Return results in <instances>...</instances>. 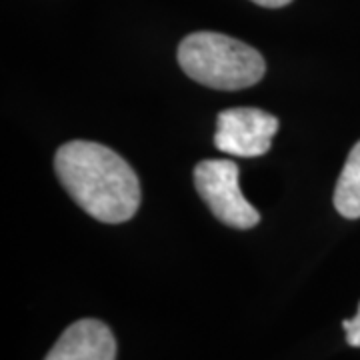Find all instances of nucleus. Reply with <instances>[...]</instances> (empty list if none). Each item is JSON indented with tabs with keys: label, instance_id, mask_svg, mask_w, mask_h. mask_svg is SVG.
<instances>
[{
	"label": "nucleus",
	"instance_id": "f257e3e1",
	"mask_svg": "<svg viewBox=\"0 0 360 360\" xmlns=\"http://www.w3.org/2000/svg\"><path fill=\"white\" fill-rule=\"evenodd\" d=\"M54 170L72 200L101 222H127L141 206L136 172L104 144L66 142L56 150Z\"/></svg>",
	"mask_w": 360,
	"mask_h": 360
},
{
	"label": "nucleus",
	"instance_id": "f03ea898",
	"mask_svg": "<svg viewBox=\"0 0 360 360\" xmlns=\"http://www.w3.org/2000/svg\"><path fill=\"white\" fill-rule=\"evenodd\" d=\"M179 65L193 80L217 90L248 89L266 72V63L257 49L220 32L184 37Z\"/></svg>",
	"mask_w": 360,
	"mask_h": 360
},
{
	"label": "nucleus",
	"instance_id": "7ed1b4c3",
	"mask_svg": "<svg viewBox=\"0 0 360 360\" xmlns=\"http://www.w3.org/2000/svg\"><path fill=\"white\" fill-rule=\"evenodd\" d=\"M194 186L217 219L232 229L257 226L260 214L240 193L238 167L232 160H202L194 167Z\"/></svg>",
	"mask_w": 360,
	"mask_h": 360
},
{
	"label": "nucleus",
	"instance_id": "20e7f679",
	"mask_svg": "<svg viewBox=\"0 0 360 360\" xmlns=\"http://www.w3.org/2000/svg\"><path fill=\"white\" fill-rule=\"evenodd\" d=\"M278 118L260 108H229L219 115L214 144L226 155L243 158L262 156L270 150V141L278 132Z\"/></svg>",
	"mask_w": 360,
	"mask_h": 360
},
{
	"label": "nucleus",
	"instance_id": "39448f33",
	"mask_svg": "<svg viewBox=\"0 0 360 360\" xmlns=\"http://www.w3.org/2000/svg\"><path fill=\"white\" fill-rule=\"evenodd\" d=\"M44 360H116L115 335L101 321H78L66 328Z\"/></svg>",
	"mask_w": 360,
	"mask_h": 360
},
{
	"label": "nucleus",
	"instance_id": "423d86ee",
	"mask_svg": "<svg viewBox=\"0 0 360 360\" xmlns=\"http://www.w3.org/2000/svg\"><path fill=\"white\" fill-rule=\"evenodd\" d=\"M335 206L345 219H360V141L350 150L335 188Z\"/></svg>",
	"mask_w": 360,
	"mask_h": 360
},
{
	"label": "nucleus",
	"instance_id": "0eeeda50",
	"mask_svg": "<svg viewBox=\"0 0 360 360\" xmlns=\"http://www.w3.org/2000/svg\"><path fill=\"white\" fill-rule=\"evenodd\" d=\"M342 328H345V333H347L348 345H350V347L360 348V304L356 316L350 319V321L342 322Z\"/></svg>",
	"mask_w": 360,
	"mask_h": 360
},
{
	"label": "nucleus",
	"instance_id": "6e6552de",
	"mask_svg": "<svg viewBox=\"0 0 360 360\" xmlns=\"http://www.w3.org/2000/svg\"><path fill=\"white\" fill-rule=\"evenodd\" d=\"M252 2L260 4V6H266V8H281V6L290 4L292 0H252Z\"/></svg>",
	"mask_w": 360,
	"mask_h": 360
}]
</instances>
